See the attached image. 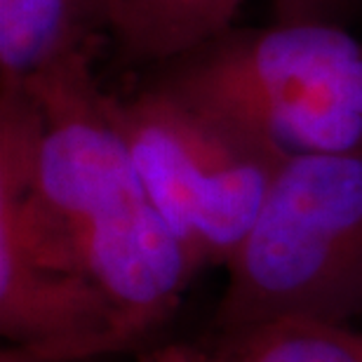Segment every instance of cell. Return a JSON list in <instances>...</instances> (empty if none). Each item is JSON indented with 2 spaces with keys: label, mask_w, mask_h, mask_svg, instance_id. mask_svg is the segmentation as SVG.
<instances>
[{
  "label": "cell",
  "mask_w": 362,
  "mask_h": 362,
  "mask_svg": "<svg viewBox=\"0 0 362 362\" xmlns=\"http://www.w3.org/2000/svg\"><path fill=\"white\" fill-rule=\"evenodd\" d=\"M106 108L195 271L226 266L289 158L153 81Z\"/></svg>",
  "instance_id": "cell-4"
},
{
  "label": "cell",
  "mask_w": 362,
  "mask_h": 362,
  "mask_svg": "<svg viewBox=\"0 0 362 362\" xmlns=\"http://www.w3.org/2000/svg\"><path fill=\"white\" fill-rule=\"evenodd\" d=\"M92 52L69 57L17 90L40 108L35 184L111 303L127 351L168 322L195 266L108 115Z\"/></svg>",
  "instance_id": "cell-1"
},
{
  "label": "cell",
  "mask_w": 362,
  "mask_h": 362,
  "mask_svg": "<svg viewBox=\"0 0 362 362\" xmlns=\"http://www.w3.org/2000/svg\"><path fill=\"white\" fill-rule=\"evenodd\" d=\"M353 344H356V349H358L360 358H362V334H360V332H356V329H353Z\"/></svg>",
  "instance_id": "cell-8"
},
{
  "label": "cell",
  "mask_w": 362,
  "mask_h": 362,
  "mask_svg": "<svg viewBox=\"0 0 362 362\" xmlns=\"http://www.w3.org/2000/svg\"><path fill=\"white\" fill-rule=\"evenodd\" d=\"M153 83L282 158L362 153V42L339 24L233 26Z\"/></svg>",
  "instance_id": "cell-3"
},
{
  "label": "cell",
  "mask_w": 362,
  "mask_h": 362,
  "mask_svg": "<svg viewBox=\"0 0 362 362\" xmlns=\"http://www.w3.org/2000/svg\"><path fill=\"white\" fill-rule=\"evenodd\" d=\"M97 0H0V90L92 49Z\"/></svg>",
  "instance_id": "cell-6"
},
{
  "label": "cell",
  "mask_w": 362,
  "mask_h": 362,
  "mask_svg": "<svg viewBox=\"0 0 362 362\" xmlns=\"http://www.w3.org/2000/svg\"><path fill=\"white\" fill-rule=\"evenodd\" d=\"M223 269L207 334L273 325L351 329L362 317V153L285 160Z\"/></svg>",
  "instance_id": "cell-2"
},
{
  "label": "cell",
  "mask_w": 362,
  "mask_h": 362,
  "mask_svg": "<svg viewBox=\"0 0 362 362\" xmlns=\"http://www.w3.org/2000/svg\"><path fill=\"white\" fill-rule=\"evenodd\" d=\"M360 0H271L275 24H337V17L356 7Z\"/></svg>",
  "instance_id": "cell-7"
},
{
  "label": "cell",
  "mask_w": 362,
  "mask_h": 362,
  "mask_svg": "<svg viewBox=\"0 0 362 362\" xmlns=\"http://www.w3.org/2000/svg\"><path fill=\"white\" fill-rule=\"evenodd\" d=\"M245 0H97L122 64L163 66L233 28Z\"/></svg>",
  "instance_id": "cell-5"
}]
</instances>
